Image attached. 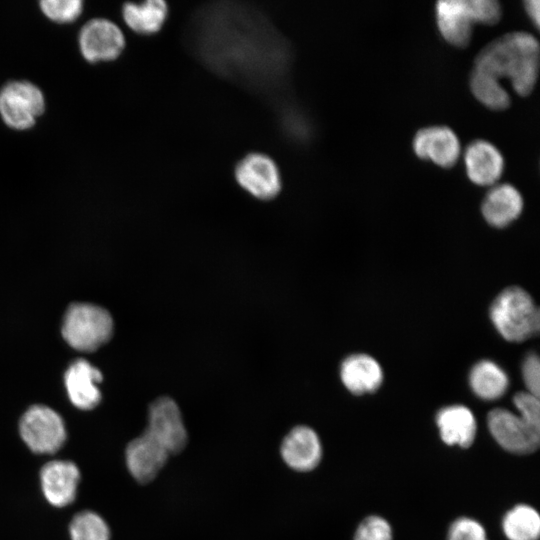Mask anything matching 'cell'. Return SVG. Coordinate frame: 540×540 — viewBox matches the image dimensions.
Instances as JSON below:
<instances>
[{
	"label": "cell",
	"mask_w": 540,
	"mask_h": 540,
	"mask_svg": "<svg viewBox=\"0 0 540 540\" xmlns=\"http://www.w3.org/2000/svg\"><path fill=\"white\" fill-rule=\"evenodd\" d=\"M187 41L212 71L252 89L282 84L291 65L285 38L265 15L242 3H211L197 10Z\"/></svg>",
	"instance_id": "obj_1"
},
{
	"label": "cell",
	"mask_w": 540,
	"mask_h": 540,
	"mask_svg": "<svg viewBox=\"0 0 540 540\" xmlns=\"http://www.w3.org/2000/svg\"><path fill=\"white\" fill-rule=\"evenodd\" d=\"M472 70L498 82L507 78L519 96H528L538 79V41L528 32L507 33L481 49Z\"/></svg>",
	"instance_id": "obj_2"
},
{
	"label": "cell",
	"mask_w": 540,
	"mask_h": 540,
	"mask_svg": "<svg viewBox=\"0 0 540 540\" xmlns=\"http://www.w3.org/2000/svg\"><path fill=\"white\" fill-rule=\"evenodd\" d=\"M491 320L508 341L520 342L535 335L540 326L539 310L532 297L520 287H509L493 301Z\"/></svg>",
	"instance_id": "obj_3"
},
{
	"label": "cell",
	"mask_w": 540,
	"mask_h": 540,
	"mask_svg": "<svg viewBox=\"0 0 540 540\" xmlns=\"http://www.w3.org/2000/svg\"><path fill=\"white\" fill-rule=\"evenodd\" d=\"M113 331L110 313L102 307L88 304H72L65 313L62 335L76 350L91 352L106 343Z\"/></svg>",
	"instance_id": "obj_4"
},
{
	"label": "cell",
	"mask_w": 540,
	"mask_h": 540,
	"mask_svg": "<svg viewBox=\"0 0 540 540\" xmlns=\"http://www.w3.org/2000/svg\"><path fill=\"white\" fill-rule=\"evenodd\" d=\"M45 104L41 89L29 81H10L0 89V116L12 129L32 128L44 113Z\"/></svg>",
	"instance_id": "obj_5"
},
{
	"label": "cell",
	"mask_w": 540,
	"mask_h": 540,
	"mask_svg": "<svg viewBox=\"0 0 540 540\" xmlns=\"http://www.w3.org/2000/svg\"><path fill=\"white\" fill-rule=\"evenodd\" d=\"M19 433L26 446L37 454L55 453L67 439L62 417L45 405H33L24 412Z\"/></svg>",
	"instance_id": "obj_6"
},
{
	"label": "cell",
	"mask_w": 540,
	"mask_h": 540,
	"mask_svg": "<svg viewBox=\"0 0 540 540\" xmlns=\"http://www.w3.org/2000/svg\"><path fill=\"white\" fill-rule=\"evenodd\" d=\"M171 454L181 452L187 445L188 434L177 403L163 396L154 400L148 409L145 429Z\"/></svg>",
	"instance_id": "obj_7"
},
{
	"label": "cell",
	"mask_w": 540,
	"mask_h": 540,
	"mask_svg": "<svg viewBox=\"0 0 540 540\" xmlns=\"http://www.w3.org/2000/svg\"><path fill=\"white\" fill-rule=\"evenodd\" d=\"M79 50L90 63L115 60L125 47L122 30L106 18L89 20L78 35Z\"/></svg>",
	"instance_id": "obj_8"
},
{
	"label": "cell",
	"mask_w": 540,
	"mask_h": 540,
	"mask_svg": "<svg viewBox=\"0 0 540 540\" xmlns=\"http://www.w3.org/2000/svg\"><path fill=\"white\" fill-rule=\"evenodd\" d=\"M487 421L490 433L505 450L528 454L538 448L540 430L530 426L518 414L496 408L489 412Z\"/></svg>",
	"instance_id": "obj_9"
},
{
	"label": "cell",
	"mask_w": 540,
	"mask_h": 540,
	"mask_svg": "<svg viewBox=\"0 0 540 540\" xmlns=\"http://www.w3.org/2000/svg\"><path fill=\"white\" fill-rule=\"evenodd\" d=\"M238 184L254 197L270 200L281 190V178L275 162L265 154L250 153L235 167Z\"/></svg>",
	"instance_id": "obj_10"
},
{
	"label": "cell",
	"mask_w": 540,
	"mask_h": 540,
	"mask_svg": "<svg viewBox=\"0 0 540 540\" xmlns=\"http://www.w3.org/2000/svg\"><path fill=\"white\" fill-rule=\"evenodd\" d=\"M412 148L417 157L441 168L453 167L461 154L457 134L443 125L419 129L413 138Z\"/></svg>",
	"instance_id": "obj_11"
},
{
	"label": "cell",
	"mask_w": 540,
	"mask_h": 540,
	"mask_svg": "<svg viewBox=\"0 0 540 540\" xmlns=\"http://www.w3.org/2000/svg\"><path fill=\"white\" fill-rule=\"evenodd\" d=\"M170 454L148 432L131 440L125 450L129 473L139 483L151 482L165 466Z\"/></svg>",
	"instance_id": "obj_12"
},
{
	"label": "cell",
	"mask_w": 540,
	"mask_h": 540,
	"mask_svg": "<svg viewBox=\"0 0 540 540\" xmlns=\"http://www.w3.org/2000/svg\"><path fill=\"white\" fill-rule=\"evenodd\" d=\"M80 482L78 466L69 460H51L40 470V484L44 497L55 507L71 504Z\"/></svg>",
	"instance_id": "obj_13"
},
{
	"label": "cell",
	"mask_w": 540,
	"mask_h": 540,
	"mask_svg": "<svg viewBox=\"0 0 540 540\" xmlns=\"http://www.w3.org/2000/svg\"><path fill=\"white\" fill-rule=\"evenodd\" d=\"M435 11L437 27L443 39L452 46L466 47L476 23L470 0L438 1Z\"/></svg>",
	"instance_id": "obj_14"
},
{
	"label": "cell",
	"mask_w": 540,
	"mask_h": 540,
	"mask_svg": "<svg viewBox=\"0 0 540 540\" xmlns=\"http://www.w3.org/2000/svg\"><path fill=\"white\" fill-rule=\"evenodd\" d=\"M280 454L291 469L308 472L318 466L322 458V445L312 428L299 425L291 429L282 440Z\"/></svg>",
	"instance_id": "obj_15"
},
{
	"label": "cell",
	"mask_w": 540,
	"mask_h": 540,
	"mask_svg": "<svg viewBox=\"0 0 540 540\" xmlns=\"http://www.w3.org/2000/svg\"><path fill=\"white\" fill-rule=\"evenodd\" d=\"M469 180L479 186L497 184L504 170V158L491 142L477 139L467 145L463 155Z\"/></svg>",
	"instance_id": "obj_16"
},
{
	"label": "cell",
	"mask_w": 540,
	"mask_h": 540,
	"mask_svg": "<svg viewBox=\"0 0 540 540\" xmlns=\"http://www.w3.org/2000/svg\"><path fill=\"white\" fill-rule=\"evenodd\" d=\"M102 380L101 372L85 359L74 361L67 369L64 381L72 404L82 410L95 408L101 400L97 386Z\"/></svg>",
	"instance_id": "obj_17"
},
{
	"label": "cell",
	"mask_w": 540,
	"mask_h": 540,
	"mask_svg": "<svg viewBox=\"0 0 540 540\" xmlns=\"http://www.w3.org/2000/svg\"><path fill=\"white\" fill-rule=\"evenodd\" d=\"M523 205V198L516 187L497 183L485 195L481 211L488 224L502 228L520 216Z\"/></svg>",
	"instance_id": "obj_18"
},
{
	"label": "cell",
	"mask_w": 540,
	"mask_h": 540,
	"mask_svg": "<svg viewBox=\"0 0 540 540\" xmlns=\"http://www.w3.org/2000/svg\"><path fill=\"white\" fill-rule=\"evenodd\" d=\"M345 387L356 395L377 390L383 380L380 364L366 354H354L347 357L340 370Z\"/></svg>",
	"instance_id": "obj_19"
},
{
	"label": "cell",
	"mask_w": 540,
	"mask_h": 540,
	"mask_svg": "<svg viewBox=\"0 0 540 540\" xmlns=\"http://www.w3.org/2000/svg\"><path fill=\"white\" fill-rule=\"evenodd\" d=\"M440 436L448 445L469 447L476 435V420L469 408L452 405L441 409L437 414Z\"/></svg>",
	"instance_id": "obj_20"
},
{
	"label": "cell",
	"mask_w": 540,
	"mask_h": 540,
	"mask_svg": "<svg viewBox=\"0 0 540 540\" xmlns=\"http://www.w3.org/2000/svg\"><path fill=\"white\" fill-rule=\"evenodd\" d=\"M122 16L131 30L138 34L150 35L162 28L168 16V6L163 0L127 2L123 5Z\"/></svg>",
	"instance_id": "obj_21"
},
{
	"label": "cell",
	"mask_w": 540,
	"mask_h": 540,
	"mask_svg": "<svg viewBox=\"0 0 540 540\" xmlns=\"http://www.w3.org/2000/svg\"><path fill=\"white\" fill-rule=\"evenodd\" d=\"M469 381L474 393L485 400L499 398L508 387L506 373L489 360H482L472 368Z\"/></svg>",
	"instance_id": "obj_22"
},
{
	"label": "cell",
	"mask_w": 540,
	"mask_h": 540,
	"mask_svg": "<svg viewBox=\"0 0 540 540\" xmlns=\"http://www.w3.org/2000/svg\"><path fill=\"white\" fill-rule=\"evenodd\" d=\"M502 526L509 540H537L540 534V517L534 508L521 504L506 513Z\"/></svg>",
	"instance_id": "obj_23"
},
{
	"label": "cell",
	"mask_w": 540,
	"mask_h": 540,
	"mask_svg": "<svg viewBox=\"0 0 540 540\" xmlns=\"http://www.w3.org/2000/svg\"><path fill=\"white\" fill-rule=\"evenodd\" d=\"M469 86L474 97L491 110H505L510 106V96L501 83L483 73L472 70Z\"/></svg>",
	"instance_id": "obj_24"
},
{
	"label": "cell",
	"mask_w": 540,
	"mask_h": 540,
	"mask_svg": "<svg viewBox=\"0 0 540 540\" xmlns=\"http://www.w3.org/2000/svg\"><path fill=\"white\" fill-rule=\"evenodd\" d=\"M71 540H110V528L96 512L80 511L74 515L69 525Z\"/></svg>",
	"instance_id": "obj_25"
},
{
	"label": "cell",
	"mask_w": 540,
	"mask_h": 540,
	"mask_svg": "<svg viewBox=\"0 0 540 540\" xmlns=\"http://www.w3.org/2000/svg\"><path fill=\"white\" fill-rule=\"evenodd\" d=\"M39 6L48 19L65 24L74 22L82 14L84 3L81 0H42Z\"/></svg>",
	"instance_id": "obj_26"
},
{
	"label": "cell",
	"mask_w": 540,
	"mask_h": 540,
	"mask_svg": "<svg viewBox=\"0 0 540 540\" xmlns=\"http://www.w3.org/2000/svg\"><path fill=\"white\" fill-rule=\"evenodd\" d=\"M392 531L389 523L379 516L365 518L355 534V540H391Z\"/></svg>",
	"instance_id": "obj_27"
},
{
	"label": "cell",
	"mask_w": 540,
	"mask_h": 540,
	"mask_svg": "<svg viewBox=\"0 0 540 540\" xmlns=\"http://www.w3.org/2000/svg\"><path fill=\"white\" fill-rule=\"evenodd\" d=\"M519 416L530 426L540 430L539 397L528 392H519L513 398Z\"/></svg>",
	"instance_id": "obj_28"
},
{
	"label": "cell",
	"mask_w": 540,
	"mask_h": 540,
	"mask_svg": "<svg viewBox=\"0 0 540 540\" xmlns=\"http://www.w3.org/2000/svg\"><path fill=\"white\" fill-rule=\"evenodd\" d=\"M448 540H487V537L479 522L470 518H459L452 523Z\"/></svg>",
	"instance_id": "obj_29"
},
{
	"label": "cell",
	"mask_w": 540,
	"mask_h": 540,
	"mask_svg": "<svg viewBox=\"0 0 540 540\" xmlns=\"http://www.w3.org/2000/svg\"><path fill=\"white\" fill-rule=\"evenodd\" d=\"M475 22L484 25H494L502 16V8L496 0H470Z\"/></svg>",
	"instance_id": "obj_30"
},
{
	"label": "cell",
	"mask_w": 540,
	"mask_h": 540,
	"mask_svg": "<svg viewBox=\"0 0 540 540\" xmlns=\"http://www.w3.org/2000/svg\"><path fill=\"white\" fill-rule=\"evenodd\" d=\"M523 381L527 392L539 397L540 394V362L536 354H529L522 366Z\"/></svg>",
	"instance_id": "obj_31"
},
{
	"label": "cell",
	"mask_w": 540,
	"mask_h": 540,
	"mask_svg": "<svg viewBox=\"0 0 540 540\" xmlns=\"http://www.w3.org/2000/svg\"><path fill=\"white\" fill-rule=\"evenodd\" d=\"M524 8L533 25L538 29L540 23L539 1L527 0L524 2Z\"/></svg>",
	"instance_id": "obj_32"
}]
</instances>
